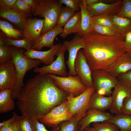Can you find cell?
<instances>
[{"label":"cell","instance_id":"obj_16","mask_svg":"<svg viewBox=\"0 0 131 131\" xmlns=\"http://www.w3.org/2000/svg\"><path fill=\"white\" fill-rule=\"evenodd\" d=\"M114 116L105 111L89 108L86 115L78 122L79 131H82L90 124L105 122L111 119Z\"/></svg>","mask_w":131,"mask_h":131},{"label":"cell","instance_id":"obj_34","mask_svg":"<svg viewBox=\"0 0 131 131\" xmlns=\"http://www.w3.org/2000/svg\"><path fill=\"white\" fill-rule=\"evenodd\" d=\"M0 131H19L18 123L13 115L9 119L0 123Z\"/></svg>","mask_w":131,"mask_h":131},{"label":"cell","instance_id":"obj_18","mask_svg":"<svg viewBox=\"0 0 131 131\" xmlns=\"http://www.w3.org/2000/svg\"><path fill=\"white\" fill-rule=\"evenodd\" d=\"M63 28L56 26L41 35L34 44L32 49L40 51L44 47L51 48L54 45L56 37L62 32Z\"/></svg>","mask_w":131,"mask_h":131},{"label":"cell","instance_id":"obj_30","mask_svg":"<svg viewBox=\"0 0 131 131\" xmlns=\"http://www.w3.org/2000/svg\"><path fill=\"white\" fill-rule=\"evenodd\" d=\"M12 55L9 46L4 43L3 38H0V65L12 59Z\"/></svg>","mask_w":131,"mask_h":131},{"label":"cell","instance_id":"obj_44","mask_svg":"<svg viewBox=\"0 0 131 131\" xmlns=\"http://www.w3.org/2000/svg\"><path fill=\"white\" fill-rule=\"evenodd\" d=\"M124 44L126 49L131 47V31L126 34L124 40Z\"/></svg>","mask_w":131,"mask_h":131},{"label":"cell","instance_id":"obj_39","mask_svg":"<svg viewBox=\"0 0 131 131\" xmlns=\"http://www.w3.org/2000/svg\"><path fill=\"white\" fill-rule=\"evenodd\" d=\"M29 121L33 131H60L59 127L53 130L49 131L45 128L44 124L38 120L29 119Z\"/></svg>","mask_w":131,"mask_h":131},{"label":"cell","instance_id":"obj_15","mask_svg":"<svg viewBox=\"0 0 131 131\" xmlns=\"http://www.w3.org/2000/svg\"><path fill=\"white\" fill-rule=\"evenodd\" d=\"M131 94V87L119 82L114 88L111 96L112 103L109 109L112 114L121 113V110L125 98Z\"/></svg>","mask_w":131,"mask_h":131},{"label":"cell","instance_id":"obj_35","mask_svg":"<svg viewBox=\"0 0 131 131\" xmlns=\"http://www.w3.org/2000/svg\"><path fill=\"white\" fill-rule=\"evenodd\" d=\"M92 126L96 131H120L115 124L107 121L93 123Z\"/></svg>","mask_w":131,"mask_h":131},{"label":"cell","instance_id":"obj_14","mask_svg":"<svg viewBox=\"0 0 131 131\" xmlns=\"http://www.w3.org/2000/svg\"><path fill=\"white\" fill-rule=\"evenodd\" d=\"M123 0H119L112 4H107L100 1L97 3L86 5L87 9L91 17L103 15H116L122 7Z\"/></svg>","mask_w":131,"mask_h":131},{"label":"cell","instance_id":"obj_31","mask_svg":"<svg viewBox=\"0 0 131 131\" xmlns=\"http://www.w3.org/2000/svg\"><path fill=\"white\" fill-rule=\"evenodd\" d=\"M12 114L18 123L19 131H33L29 119L26 116H20L14 112H13Z\"/></svg>","mask_w":131,"mask_h":131},{"label":"cell","instance_id":"obj_25","mask_svg":"<svg viewBox=\"0 0 131 131\" xmlns=\"http://www.w3.org/2000/svg\"><path fill=\"white\" fill-rule=\"evenodd\" d=\"M12 90L5 89L0 90V113H5L13 110L15 102L11 95Z\"/></svg>","mask_w":131,"mask_h":131},{"label":"cell","instance_id":"obj_7","mask_svg":"<svg viewBox=\"0 0 131 131\" xmlns=\"http://www.w3.org/2000/svg\"><path fill=\"white\" fill-rule=\"evenodd\" d=\"M73 117L68 108L66 99L43 115L39 121L45 125L54 129L62 122L70 120Z\"/></svg>","mask_w":131,"mask_h":131},{"label":"cell","instance_id":"obj_13","mask_svg":"<svg viewBox=\"0 0 131 131\" xmlns=\"http://www.w3.org/2000/svg\"><path fill=\"white\" fill-rule=\"evenodd\" d=\"M44 19L37 18H26L23 20V30L25 37L33 45L41 35Z\"/></svg>","mask_w":131,"mask_h":131},{"label":"cell","instance_id":"obj_1","mask_svg":"<svg viewBox=\"0 0 131 131\" xmlns=\"http://www.w3.org/2000/svg\"><path fill=\"white\" fill-rule=\"evenodd\" d=\"M66 95L48 74H39L29 79L20 90L17 104L22 115L39 120L62 103Z\"/></svg>","mask_w":131,"mask_h":131},{"label":"cell","instance_id":"obj_33","mask_svg":"<svg viewBox=\"0 0 131 131\" xmlns=\"http://www.w3.org/2000/svg\"><path fill=\"white\" fill-rule=\"evenodd\" d=\"M79 121L73 117L72 119L63 122L59 125L60 131H79Z\"/></svg>","mask_w":131,"mask_h":131},{"label":"cell","instance_id":"obj_12","mask_svg":"<svg viewBox=\"0 0 131 131\" xmlns=\"http://www.w3.org/2000/svg\"><path fill=\"white\" fill-rule=\"evenodd\" d=\"M63 45L69 53L68 59L66 62L69 69L68 74L76 76L74 68V62L78 51L84 47L83 41L82 37L76 34L71 40L65 41Z\"/></svg>","mask_w":131,"mask_h":131},{"label":"cell","instance_id":"obj_45","mask_svg":"<svg viewBox=\"0 0 131 131\" xmlns=\"http://www.w3.org/2000/svg\"><path fill=\"white\" fill-rule=\"evenodd\" d=\"M32 8H33L35 4V0H23Z\"/></svg>","mask_w":131,"mask_h":131},{"label":"cell","instance_id":"obj_2","mask_svg":"<svg viewBox=\"0 0 131 131\" xmlns=\"http://www.w3.org/2000/svg\"><path fill=\"white\" fill-rule=\"evenodd\" d=\"M84 43L82 52L92 71H108L111 66L126 53L124 40L120 36L101 35L91 31L82 37Z\"/></svg>","mask_w":131,"mask_h":131},{"label":"cell","instance_id":"obj_10","mask_svg":"<svg viewBox=\"0 0 131 131\" xmlns=\"http://www.w3.org/2000/svg\"><path fill=\"white\" fill-rule=\"evenodd\" d=\"M17 74L14 63L11 59L0 65V90L15 88Z\"/></svg>","mask_w":131,"mask_h":131},{"label":"cell","instance_id":"obj_22","mask_svg":"<svg viewBox=\"0 0 131 131\" xmlns=\"http://www.w3.org/2000/svg\"><path fill=\"white\" fill-rule=\"evenodd\" d=\"M80 11L77 12L67 22L63 28L60 36L65 39L68 35L73 33L77 34L79 31L81 23Z\"/></svg>","mask_w":131,"mask_h":131},{"label":"cell","instance_id":"obj_46","mask_svg":"<svg viewBox=\"0 0 131 131\" xmlns=\"http://www.w3.org/2000/svg\"><path fill=\"white\" fill-rule=\"evenodd\" d=\"M86 5H93L99 2L100 0H85Z\"/></svg>","mask_w":131,"mask_h":131},{"label":"cell","instance_id":"obj_40","mask_svg":"<svg viewBox=\"0 0 131 131\" xmlns=\"http://www.w3.org/2000/svg\"><path fill=\"white\" fill-rule=\"evenodd\" d=\"M121 113L131 116V94L125 98L121 108Z\"/></svg>","mask_w":131,"mask_h":131},{"label":"cell","instance_id":"obj_43","mask_svg":"<svg viewBox=\"0 0 131 131\" xmlns=\"http://www.w3.org/2000/svg\"><path fill=\"white\" fill-rule=\"evenodd\" d=\"M16 0H0V8L11 10Z\"/></svg>","mask_w":131,"mask_h":131},{"label":"cell","instance_id":"obj_41","mask_svg":"<svg viewBox=\"0 0 131 131\" xmlns=\"http://www.w3.org/2000/svg\"><path fill=\"white\" fill-rule=\"evenodd\" d=\"M61 3L65 4L66 6L72 9L76 12L79 11L80 0H59Z\"/></svg>","mask_w":131,"mask_h":131},{"label":"cell","instance_id":"obj_42","mask_svg":"<svg viewBox=\"0 0 131 131\" xmlns=\"http://www.w3.org/2000/svg\"><path fill=\"white\" fill-rule=\"evenodd\" d=\"M119 82L131 87V70L117 77Z\"/></svg>","mask_w":131,"mask_h":131},{"label":"cell","instance_id":"obj_37","mask_svg":"<svg viewBox=\"0 0 131 131\" xmlns=\"http://www.w3.org/2000/svg\"><path fill=\"white\" fill-rule=\"evenodd\" d=\"M31 8L23 0H16L11 10L22 13L31 12Z\"/></svg>","mask_w":131,"mask_h":131},{"label":"cell","instance_id":"obj_28","mask_svg":"<svg viewBox=\"0 0 131 131\" xmlns=\"http://www.w3.org/2000/svg\"><path fill=\"white\" fill-rule=\"evenodd\" d=\"M3 40L6 45L8 46H13L17 48H22L26 50L32 49L33 45L29 41L26 37L22 39H13L7 38H3Z\"/></svg>","mask_w":131,"mask_h":131},{"label":"cell","instance_id":"obj_5","mask_svg":"<svg viewBox=\"0 0 131 131\" xmlns=\"http://www.w3.org/2000/svg\"><path fill=\"white\" fill-rule=\"evenodd\" d=\"M95 91L93 87L87 88L83 93L75 97L70 93L67 96V107L73 116L80 121L86 115L89 108L90 97Z\"/></svg>","mask_w":131,"mask_h":131},{"label":"cell","instance_id":"obj_24","mask_svg":"<svg viewBox=\"0 0 131 131\" xmlns=\"http://www.w3.org/2000/svg\"><path fill=\"white\" fill-rule=\"evenodd\" d=\"M112 21L115 29L125 40L126 34L131 31V19L115 15Z\"/></svg>","mask_w":131,"mask_h":131},{"label":"cell","instance_id":"obj_3","mask_svg":"<svg viewBox=\"0 0 131 131\" xmlns=\"http://www.w3.org/2000/svg\"><path fill=\"white\" fill-rule=\"evenodd\" d=\"M34 7L31 9L33 15L44 19L41 35L56 27L62 8L59 0H35Z\"/></svg>","mask_w":131,"mask_h":131},{"label":"cell","instance_id":"obj_27","mask_svg":"<svg viewBox=\"0 0 131 131\" xmlns=\"http://www.w3.org/2000/svg\"><path fill=\"white\" fill-rule=\"evenodd\" d=\"M0 28L8 38L17 40L22 36L25 37L23 33L15 28L11 24L6 21L0 20Z\"/></svg>","mask_w":131,"mask_h":131},{"label":"cell","instance_id":"obj_23","mask_svg":"<svg viewBox=\"0 0 131 131\" xmlns=\"http://www.w3.org/2000/svg\"><path fill=\"white\" fill-rule=\"evenodd\" d=\"M29 13H22L12 11L0 8V16L1 17L8 20L14 24L23 31V20L28 17Z\"/></svg>","mask_w":131,"mask_h":131},{"label":"cell","instance_id":"obj_8","mask_svg":"<svg viewBox=\"0 0 131 131\" xmlns=\"http://www.w3.org/2000/svg\"><path fill=\"white\" fill-rule=\"evenodd\" d=\"M48 75L56 86L69 94L71 93L74 96H78L87 88L78 75L74 76L68 74L67 77H63L51 74H48Z\"/></svg>","mask_w":131,"mask_h":131},{"label":"cell","instance_id":"obj_47","mask_svg":"<svg viewBox=\"0 0 131 131\" xmlns=\"http://www.w3.org/2000/svg\"><path fill=\"white\" fill-rule=\"evenodd\" d=\"M82 131H96L95 129L92 127L89 126L85 128Z\"/></svg>","mask_w":131,"mask_h":131},{"label":"cell","instance_id":"obj_36","mask_svg":"<svg viewBox=\"0 0 131 131\" xmlns=\"http://www.w3.org/2000/svg\"><path fill=\"white\" fill-rule=\"evenodd\" d=\"M114 16L103 15L91 17L93 22L95 23L100 25L110 27L115 29L112 21V19Z\"/></svg>","mask_w":131,"mask_h":131},{"label":"cell","instance_id":"obj_20","mask_svg":"<svg viewBox=\"0 0 131 131\" xmlns=\"http://www.w3.org/2000/svg\"><path fill=\"white\" fill-rule=\"evenodd\" d=\"M112 101L111 96H104L98 93L95 91L90 97L89 108L105 111L110 109L111 106Z\"/></svg>","mask_w":131,"mask_h":131},{"label":"cell","instance_id":"obj_11","mask_svg":"<svg viewBox=\"0 0 131 131\" xmlns=\"http://www.w3.org/2000/svg\"><path fill=\"white\" fill-rule=\"evenodd\" d=\"M74 67L77 75L80 77L83 83L87 88L93 87L92 71L81 49L78 51L75 60Z\"/></svg>","mask_w":131,"mask_h":131},{"label":"cell","instance_id":"obj_32","mask_svg":"<svg viewBox=\"0 0 131 131\" xmlns=\"http://www.w3.org/2000/svg\"><path fill=\"white\" fill-rule=\"evenodd\" d=\"M91 31L104 35L121 36L115 29L110 27L97 25L93 22Z\"/></svg>","mask_w":131,"mask_h":131},{"label":"cell","instance_id":"obj_4","mask_svg":"<svg viewBox=\"0 0 131 131\" xmlns=\"http://www.w3.org/2000/svg\"><path fill=\"white\" fill-rule=\"evenodd\" d=\"M9 47L17 74L16 84L12 91L11 97L13 99H17L20 90L25 85L23 79L26 73L33 68L37 67L42 62L40 60L27 57L24 55L25 52L20 48L13 46Z\"/></svg>","mask_w":131,"mask_h":131},{"label":"cell","instance_id":"obj_48","mask_svg":"<svg viewBox=\"0 0 131 131\" xmlns=\"http://www.w3.org/2000/svg\"><path fill=\"white\" fill-rule=\"evenodd\" d=\"M126 52L128 53L131 56V47L126 49Z\"/></svg>","mask_w":131,"mask_h":131},{"label":"cell","instance_id":"obj_6","mask_svg":"<svg viewBox=\"0 0 131 131\" xmlns=\"http://www.w3.org/2000/svg\"><path fill=\"white\" fill-rule=\"evenodd\" d=\"M92 76L95 91L98 93L105 96H111L112 89L119 82L117 77L102 69L93 70Z\"/></svg>","mask_w":131,"mask_h":131},{"label":"cell","instance_id":"obj_19","mask_svg":"<svg viewBox=\"0 0 131 131\" xmlns=\"http://www.w3.org/2000/svg\"><path fill=\"white\" fill-rule=\"evenodd\" d=\"M131 70V56L127 52L118 58L110 67L108 72L118 77Z\"/></svg>","mask_w":131,"mask_h":131},{"label":"cell","instance_id":"obj_9","mask_svg":"<svg viewBox=\"0 0 131 131\" xmlns=\"http://www.w3.org/2000/svg\"><path fill=\"white\" fill-rule=\"evenodd\" d=\"M66 49L62 44L57 51L56 59L50 64L34 68V72L41 74H53L59 76L67 77L68 74L66 70L64 54Z\"/></svg>","mask_w":131,"mask_h":131},{"label":"cell","instance_id":"obj_17","mask_svg":"<svg viewBox=\"0 0 131 131\" xmlns=\"http://www.w3.org/2000/svg\"><path fill=\"white\" fill-rule=\"evenodd\" d=\"M61 43L54 45L49 50L46 51H41L31 49L27 50L24 55L27 57L41 60L44 65L50 64L54 61L55 56L59 48L62 45Z\"/></svg>","mask_w":131,"mask_h":131},{"label":"cell","instance_id":"obj_21","mask_svg":"<svg viewBox=\"0 0 131 131\" xmlns=\"http://www.w3.org/2000/svg\"><path fill=\"white\" fill-rule=\"evenodd\" d=\"M79 5L81 13V23L80 30L76 34L82 37L91 31L93 21L91 16L87 9L85 0H80Z\"/></svg>","mask_w":131,"mask_h":131},{"label":"cell","instance_id":"obj_38","mask_svg":"<svg viewBox=\"0 0 131 131\" xmlns=\"http://www.w3.org/2000/svg\"><path fill=\"white\" fill-rule=\"evenodd\" d=\"M116 16L131 19V0H123L121 8Z\"/></svg>","mask_w":131,"mask_h":131},{"label":"cell","instance_id":"obj_29","mask_svg":"<svg viewBox=\"0 0 131 131\" xmlns=\"http://www.w3.org/2000/svg\"><path fill=\"white\" fill-rule=\"evenodd\" d=\"M76 12L74 10L66 6L62 7L57 23L56 26L59 28L64 26L67 22Z\"/></svg>","mask_w":131,"mask_h":131},{"label":"cell","instance_id":"obj_26","mask_svg":"<svg viewBox=\"0 0 131 131\" xmlns=\"http://www.w3.org/2000/svg\"><path fill=\"white\" fill-rule=\"evenodd\" d=\"M113 123L119 128L120 131H131V116L121 113L116 114L106 121Z\"/></svg>","mask_w":131,"mask_h":131},{"label":"cell","instance_id":"obj_49","mask_svg":"<svg viewBox=\"0 0 131 131\" xmlns=\"http://www.w3.org/2000/svg\"></svg>","mask_w":131,"mask_h":131}]
</instances>
